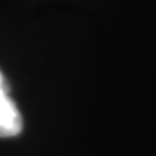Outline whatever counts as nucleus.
<instances>
[{"label":"nucleus","mask_w":156,"mask_h":156,"mask_svg":"<svg viewBox=\"0 0 156 156\" xmlns=\"http://www.w3.org/2000/svg\"><path fill=\"white\" fill-rule=\"evenodd\" d=\"M22 129V119L8 92L0 96V138H11Z\"/></svg>","instance_id":"nucleus-1"},{"label":"nucleus","mask_w":156,"mask_h":156,"mask_svg":"<svg viewBox=\"0 0 156 156\" xmlns=\"http://www.w3.org/2000/svg\"><path fill=\"white\" fill-rule=\"evenodd\" d=\"M8 90H7V85L5 82H4V78L2 76V73H0V96H2L3 94H7Z\"/></svg>","instance_id":"nucleus-2"}]
</instances>
